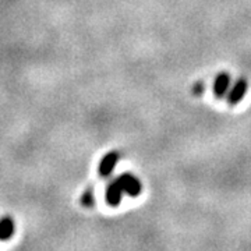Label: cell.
I'll return each mask as SVG.
<instances>
[{"mask_svg":"<svg viewBox=\"0 0 251 251\" xmlns=\"http://www.w3.org/2000/svg\"><path fill=\"white\" fill-rule=\"evenodd\" d=\"M123 193H125V190L122 187L119 179L116 177L115 180H112V181L109 183L108 188H106V196H105L108 205L113 206V208L120 205L122 198H123Z\"/></svg>","mask_w":251,"mask_h":251,"instance_id":"cell-5","label":"cell"},{"mask_svg":"<svg viewBox=\"0 0 251 251\" xmlns=\"http://www.w3.org/2000/svg\"><path fill=\"white\" fill-rule=\"evenodd\" d=\"M230 84H232V77L227 72H221L214 80V85H212V90H214V95L218 99L225 98L227 95V92L230 90Z\"/></svg>","mask_w":251,"mask_h":251,"instance_id":"cell-4","label":"cell"},{"mask_svg":"<svg viewBox=\"0 0 251 251\" xmlns=\"http://www.w3.org/2000/svg\"><path fill=\"white\" fill-rule=\"evenodd\" d=\"M204 91V82H197V85H196V88H194V92L200 95V92H202Z\"/></svg>","mask_w":251,"mask_h":251,"instance_id":"cell-8","label":"cell"},{"mask_svg":"<svg viewBox=\"0 0 251 251\" xmlns=\"http://www.w3.org/2000/svg\"><path fill=\"white\" fill-rule=\"evenodd\" d=\"M117 179H119L122 187H123L125 193L128 197L135 198L141 194V191H143V184H141V181H140V179H138L137 176L131 175V173H123V175H120Z\"/></svg>","mask_w":251,"mask_h":251,"instance_id":"cell-1","label":"cell"},{"mask_svg":"<svg viewBox=\"0 0 251 251\" xmlns=\"http://www.w3.org/2000/svg\"><path fill=\"white\" fill-rule=\"evenodd\" d=\"M81 204L85 208H92L95 205V196H94V188L90 187L85 190V193L81 197Z\"/></svg>","mask_w":251,"mask_h":251,"instance_id":"cell-7","label":"cell"},{"mask_svg":"<svg viewBox=\"0 0 251 251\" xmlns=\"http://www.w3.org/2000/svg\"><path fill=\"white\" fill-rule=\"evenodd\" d=\"M119 158H120V155L116 151H110V152L105 153L98 165L99 176L100 177H108V176H110L113 173V171H115V168H116Z\"/></svg>","mask_w":251,"mask_h":251,"instance_id":"cell-3","label":"cell"},{"mask_svg":"<svg viewBox=\"0 0 251 251\" xmlns=\"http://www.w3.org/2000/svg\"><path fill=\"white\" fill-rule=\"evenodd\" d=\"M247 90H249V82L246 78H239L233 84V87L229 90L227 95H226V100L230 106H234L237 105L239 102H242L243 98L246 97L247 94Z\"/></svg>","mask_w":251,"mask_h":251,"instance_id":"cell-2","label":"cell"},{"mask_svg":"<svg viewBox=\"0 0 251 251\" xmlns=\"http://www.w3.org/2000/svg\"><path fill=\"white\" fill-rule=\"evenodd\" d=\"M14 234V221L10 216H4L0 219V240L6 242Z\"/></svg>","mask_w":251,"mask_h":251,"instance_id":"cell-6","label":"cell"}]
</instances>
